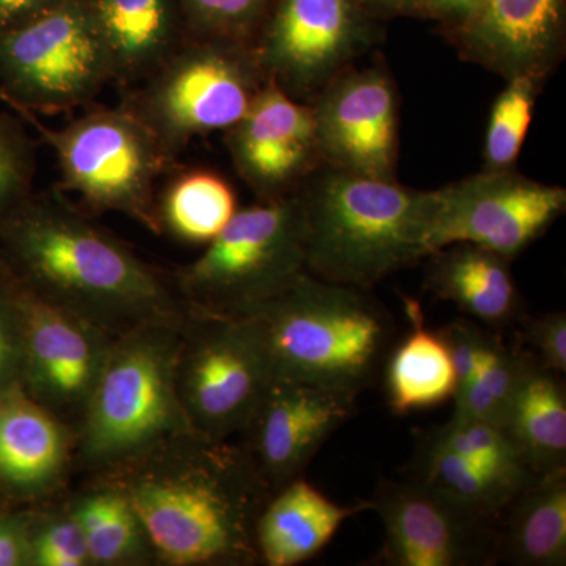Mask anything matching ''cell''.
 Masks as SVG:
<instances>
[{"label":"cell","instance_id":"74e56055","mask_svg":"<svg viewBox=\"0 0 566 566\" xmlns=\"http://www.w3.org/2000/svg\"><path fill=\"white\" fill-rule=\"evenodd\" d=\"M32 516L0 504V566H31Z\"/></svg>","mask_w":566,"mask_h":566},{"label":"cell","instance_id":"ffe728a7","mask_svg":"<svg viewBox=\"0 0 566 566\" xmlns=\"http://www.w3.org/2000/svg\"><path fill=\"white\" fill-rule=\"evenodd\" d=\"M111 82L132 88L188 40L180 0H84Z\"/></svg>","mask_w":566,"mask_h":566},{"label":"cell","instance_id":"4fadbf2b","mask_svg":"<svg viewBox=\"0 0 566 566\" xmlns=\"http://www.w3.org/2000/svg\"><path fill=\"white\" fill-rule=\"evenodd\" d=\"M438 210L431 253L474 244L513 260L535 243L566 210V189L517 169L482 172L436 189Z\"/></svg>","mask_w":566,"mask_h":566},{"label":"cell","instance_id":"d590c367","mask_svg":"<svg viewBox=\"0 0 566 566\" xmlns=\"http://www.w3.org/2000/svg\"><path fill=\"white\" fill-rule=\"evenodd\" d=\"M24 334L17 286L0 268V392L21 385Z\"/></svg>","mask_w":566,"mask_h":566},{"label":"cell","instance_id":"4316f807","mask_svg":"<svg viewBox=\"0 0 566 566\" xmlns=\"http://www.w3.org/2000/svg\"><path fill=\"white\" fill-rule=\"evenodd\" d=\"M237 211L232 186L208 169L178 174L158 197L163 232L189 244H210Z\"/></svg>","mask_w":566,"mask_h":566},{"label":"cell","instance_id":"d6a6232c","mask_svg":"<svg viewBox=\"0 0 566 566\" xmlns=\"http://www.w3.org/2000/svg\"><path fill=\"white\" fill-rule=\"evenodd\" d=\"M31 566H92L87 542L69 502L33 510Z\"/></svg>","mask_w":566,"mask_h":566},{"label":"cell","instance_id":"3957f363","mask_svg":"<svg viewBox=\"0 0 566 566\" xmlns=\"http://www.w3.org/2000/svg\"><path fill=\"white\" fill-rule=\"evenodd\" d=\"M305 270L323 281L371 290L431 255L438 197L397 180L322 164L297 189Z\"/></svg>","mask_w":566,"mask_h":566},{"label":"cell","instance_id":"60d3db41","mask_svg":"<svg viewBox=\"0 0 566 566\" xmlns=\"http://www.w3.org/2000/svg\"><path fill=\"white\" fill-rule=\"evenodd\" d=\"M378 20L385 18H423L424 0H364Z\"/></svg>","mask_w":566,"mask_h":566},{"label":"cell","instance_id":"7402d4cb","mask_svg":"<svg viewBox=\"0 0 566 566\" xmlns=\"http://www.w3.org/2000/svg\"><path fill=\"white\" fill-rule=\"evenodd\" d=\"M370 510L368 501L338 505L304 476L275 491L256 521L260 564L296 566L315 557L348 517Z\"/></svg>","mask_w":566,"mask_h":566},{"label":"cell","instance_id":"ab89813d","mask_svg":"<svg viewBox=\"0 0 566 566\" xmlns=\"http://www.w3.org/2000/svg\"><path fill=\"white\" fill-rule=\"evenodd\" d=\"M63 2L65 0H0V33L21 28Z\"/></svg>","mask_w":566,"mask_h":566},{"label":"cell","instance_id":"d4e9b609","mask_svg":"<svg viewBox=\"0 0 566 566\" xmlns=\"http://www.w3.org/2000/svg\"><path fill=\"white\" fill-rule=\"evenodd\" d=\"M406 308L415 327L392 348L385 367L387 403L397 416L446 403L457 390L444 342L423 326L422 314L411 300H406Z\"/></svg>","mask_w":566,"mask_h":566},{"label":"cell","instance_id":"5bb4252c","mask_svg":"<svg viewBox=\"0 0 566 566\" xmlns=\"http://www.w3.org/2000/svg\"><path fill=\"white\" fill-rule=\"evenodd\" d=\"M311 104L324 164L359 177L397 180L400 99L385 63L352 66Z\"/></svg>","mask_w":566,"mask_h":566},{"label":"cell","instance_id":"ac0fdd59","mask_svg":"<svg viewBox=\"0 0 566 566\" xmlns=\"http://www.w3.org/2000/svg\"><path fill=\"white\" fill-rule=\"evenodd\" d=\"M465 62L505 81L546 82L566 50V0H480L471 22L449 40Z\"/></svg>","mask_w":566,"mask_h":566},{"label":"cell","instance_id":"9c48e42d","mask_svg":"<svg viewBox=\"0 0 566 566\" xmlns=\"http://www.w3.org/2000/svg\"><path fill=\"white\" fill-rule=\"evenodd\" d=\"M274 379L273 352L259 316L186 311L175 382L193 431L219 441L243 434Z\"/></svg>","mask_w":566,"mask_h":566},{"label":"cell","instance_id":"1f68e13d","mask_svg":"<svg viewBox=\"0 0 566 566\" xmlns=\"http://www.w3.org/2000/svg\"><path fill=\"white\" fill-rule=\"evenodd\" d=\"M274 0H180L188 39L253 44Z\"/></svg>","mask_w":566,"mask_h":566},{"label":"cell","instance_id":"f546056e","mask_svg":"<svg viewBox=\"0 0 566 566\" xmlns=\"http://www.w3.org/2000/svg\"><path fill=\"white\" fill-rule=\"evenodd\" d=\"M543 85L545 82L528 76L506 81V87L491 107L482 170L497 172L516 169Z\"/></svg>","mask_w":566,"mask_h":566},{"label":"cell","instance_id":"4dcf8cb0","mask_svg":"<svg viewBox=\"0 0 566 566\" xmlns=\"http://www.w3.org/2000/svg\"><path fill=\"white\" fill-rule=\"evenodd\" d=\"M436 444L468 458L472 463L488 471L510 476L517 482L528 483L538 474L532 472L521 460L515 446L501 427L471 419H453L449 422L423 431Z\"/></svg>","mask_w":566,"mask_h":566},{"label":"cell","instance_id":"d6986e66","mask_svg":"<svg viewBox=\"0 0 566 566\" xmlns=\"http://www.w3.org/2000/svg\"><path fill=\"white\" fill-rule=\"evenodd\" d=\"M76 433L21 385L0 392V495L3 502L50 497L65 483Z\"/></svg>","mask_w":566,"mask_h":566},{"label":"cell","instance_id":"cb8c5ba5","mask_svg":"<svg viewBox=\"0 0 566 566\" xmlns=\"http://www.w3.org/2000/svg\"><path fill=\"white\" fill-rule=\"evenodd\" d=\"M502 430L535 474L566 471V392L560 375L535 360Z\"/></svg>","mask_w":566,"mask_h":566},{"label":"cell","instance_id":"9a60e30c","mask_svg":"<svg viewBox=\"0 0 566 566\" xmlns=\"http://www.w3.org/2000/svg\"><path fill=\"white\" fill-rule=\"evenodd\" d=\"M14 286L24 334L22 389L76 433L114 335Z\"/></svg>","mask_w":566,"mask_h":566},{"label":"cell","instance_id":"f35d334b","mask_svg":"<svg viewBox=\"0 0 566 566\" xmlns=\"http://www.w3.org/2000/svg\"><path fill=\"white\" fill-rule=\"evenodd\" d=\"M479 6L480 0H424V20L434 21L450 40L471 22Z\"/></svg>","mask_w":566,"mask_h":566},{"label":"cell","instance_id":"f1b7e54d","mask_svg":"<svg viewBox=\"0 0 566 566\" xmlns=\"http://www.w3.org/2000/svg\"><path fill=\"white\" fill-rule=\"evenodd\" d=\"M535 360L526 349L502 346L494 359L453 395V419L480 420L502 428Z\"/></svg>","mask_w":566,"mask_h":566},{"label":"cell","instance_id":"8992f818","mask_svg":"<svg viewBox=\"0 0 566 566\" xmlns=\"http://www.w3.org/2000/svg\"><path fill=\"white\" fill-rule=\"evenodd\" d=\"M266 80L253 44L188 39L147 80L125 88L120 104L177 159L197 137L240 122Z\"/></svg>","mask_w":566,"mask_h":566},{"label":"cell","instance_id":"e575fe53","mask_svg":"<svg viewBox=\"0 0 566 566\" xmlns=\"http://www.w3.org/2000/svg\"><path fill=\"white\" fill-rule=\"evenodd\" d=\"M452 359L457 376V390L469 385L475 375L494 359L504 342L471 319H455L439 331ZM455 390V392H457Z\"/></svg>","mask_w":566,"mask_h":566},{"label":"cell","instance_id":"277c9868","mask_svg":"<svg viewBox=\"0 0 566 566\" xmlns=\"http://www.w3.org/2000/svg\"><path fill=\"white\" fill-rule=\"evenodd\" d=\"M251 314L266 329L275 376L354 397L378 381L397 333L392 314L370 290L308 273Z\"/></svg>","mask_w":566,"mask_h":566},{"label":"cell","instance_id":"30bf717a","mask_svg":"<svg viewBox=\"0 0 566 566\" xmlns=\"http://www.w3.org/2000/svg\"><path fill=\"white\" fill-rule=\"evenodd\" d=\"M109 65L84 0L0 33V88L14 109L59 114L92 103Z\"/></svg>","mask_w":566,"mask_h":566},{"label":"cell","instance_id":"44dd1931","mask_svg":"<svg viewBox=\"0 0 566 566\" xmlns=\"http://www.w3.org/2000/svg\"><path fill=\"white\" fill-rule=\"evenodd\" d=\"M424 286L490 329H505L526 316L510 262L474 244H452L428 256Z\"/></svg>","mask_w":566,"mask_h":566},{"label":"cell","instance_id":"484cf974","mask_svg":"<svg viewBox=\"0 0 566 566\" xmlns=\"http://www.w3.org/2000/svg\"><path fill=\"white\" fill-rule=\"evenodd\" d=\"M66 502L87 542L92 566L156 565L144 523L117 486L95 476Z\"/></svg>","mask_w":566,"mask_h":566},{"label":"cell","instance_id":"b9f144b4","mask_svg":"<svg viewBox=\"0 0 566 566\" xmlns=\"http://www.w3.org/2000/svg\"><path fill=\"white\" fill-rule=\"evenodd\" d=\"M0 504H3L2 495H0Z\"/></svg>","mask_w":566,"mask_h":566},{"label":"cell","instance_id":"5b68a950","mask_svg":"<svg viewBox=\"0 0 566 566\" xmlns=\"http://www.w3.org/2000/svg\"><path fill=\"white\" fill-rule=\"evenodd\" d=\"M185 315L140 324L112 338L74 442V461L93 474L192 430L175 382Z\"/></svg>","mask_w":566,"mask_h":566},{"label":"cell","instance_id":"603a6c76","mask_svg":"<svg viewBox=\"0 0 566 566\" xmlns=\"http://www.w3.org/2000/svg\"><path fill=\"white\" fill-rule=\"evenodd\" d=\"M504 513L499 560L517 566L566 565V471L536 476Z\"/></svg>","mask_w":566,"mask_h":566},{"label":"cell","instance_id":"2e32d148","mask_svg":"<svg viewBox=\"0 0 566 566\" xmlns=\"http://www.w3.org/2000/svg\"><path fill=\"white\" fill-rule=\"evenodd\" d=\"M223 134L234 170L259 202L293 196L324 163L314 107L270 77L244 117Z\"/></svg>","mask_w":566,"mask_h":566},{"label":"cell","instance_id":"836d02e7","mask_svg":"<svg viewBox=\"0 0 566 566\" xmlns=\"http://www.w3.org/2000/svg\"><path fill=\"white\" fill-rule=\"evenodd\" d=\"M35 144L17 117L0 114V227L32 196Z\"/></svg>","mask_w":566,"mask_h":566},{"label":"cell","instance_id":"ba28073f","mask_svg":"<svg viewBox=\"0 0 566 566\" xmlns=\"http://www.w3.org/2000/svg\"><path fill=\"white\" fill-rule=\"evenodd\" d=\"M17 111L55 153L62 192L77 193L91 212H120L150 232L163 233L156 182L177 159L164 151L133 112L122 104L96 107L52 129L31 112Z\"/></svg>","mask_w":566,"mask_h":566},{"label":"cell","instance_id":"8d00e7d4","mask_svg":"<svg viewBox=\"0 0 566 566\" xmlns=\"http://www.w3.org/2000/svg\"><path fill=\"white\" fill-rule=\"evenodd\" d=\"M524 326L523 337L534 349L535 359L539 365L564 375L566 371V315L565 312L524 316L520 322Z\"/></svg>","mask_w":566,"mask_h":566},{"label":"cell","instance_id":"e0dca14e","mask_svg":"<svg viewBox=\"0 0 566 566\" xmlns=\"http://www.w3.org/2000/svg\"><path fill=\"white\" fill-rule=\"evenodd\" d=\"M352 394L275 376L243 433V446L271 494L304 475L324 442L354 415Z\"/></svg>","mask_w":566,"mask_h":566},{"label":"cell","instance_id":"7c38bea8","mask_svg":"<svg viewBox=\"0 0 566 566\" xmlns=\"http://www.w3.org/2000/svg\"><path fill=\"white\" fill-rule=\"evenodd\" d=\"M368 504L385 528L375 564L491 566L501 562V517L479 512L422 480L385 479Z\"/></svg>","mask_w":566,"mask_h":566},{"label":"cell","instance_id":"83f0119b","mask_svg":"<svg viewBox=\"0 0 566 566\" xmlns=\"http://www.w3.org/2000/svg\"><path fill=\"white\" fill-rule=\"evenodd\" d=\"M406 475L422 480L472 509L497 517L504 515L506 506L520 491L534 482H517L510 476L488 471L468 458L436 444L424 433L417 436L415 455Z\"/></svg>","mask_w":566,"mask_h":566},{"label":"cell","instance_id":"6da1fadb","mask_svg":"<svg viewBox=\"0 0 566 566\" xmlns=\"http://www.w3.org/2000/svg\"><path fill=\"white\" fill-rule=\"evenodd\" d=\"M95 476L132 502L156 565L260 564L256 521L271 493L243 442L182 431Z\"/></svg>","mask_w":566,"mask_h":566},{"label":"cell","instance_id":"52a82bcc","mask_svg":"<svg viewBox=\"0 0 566 566\" xmlns=\"http://www.w3.org/2000/svg\"><path fill=\"white\" fill-rule=\"evenodd\" d=\"M207 245L172 277L186 311L249 315L307 273L296 193L238 210Z\"/></svg>","mask_w":566,"mask_h":566},{"label":"cell","instance_id":"7a4b0ae2","mask_svg":"<svg viewBox=\"0 0 566 566\" xmlns=\"http://www.w3.org/2000/svg\"><path fill=\"white\" fill-rule=\"evenodd\" d=\"M0 268L22 290L111 335L186 314L172 279L69 202L35 196L0 227Z\"/></svg>","mask_w":566,"mask_h":566},{"label":"cell","instance_id":"8fae6325","mask_svg":"<svg viewBox=\"0 0 566 566\" xmlns=\"http://www.w3.org/2000/svg\"><path fill=\"white\" fill-rule=\"evenodd\" d=\"M381 39L364 0H274L255 51L270 80L312 103Z\"/></svg>","mask_w":566,"mask_h":566}]
</instances>
